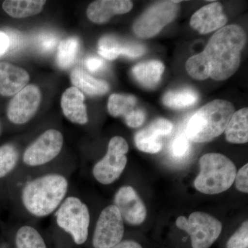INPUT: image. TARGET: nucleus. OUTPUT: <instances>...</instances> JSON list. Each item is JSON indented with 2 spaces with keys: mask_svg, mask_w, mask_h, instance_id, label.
I'll return each instance as SVG.
<instances>
[{
  "mask_svg": "<svg viewBox=\"0 0 248 248\" xmlns=\"http://www.w3.org/2000/svg\"><path fill=\"white\" fill-rule=\"evenodd\" d=\"M76 169L61 162L24 176L10 186L4 200L21 221L37 223L51 217L66 199Z\"/></svg>",
  "mask_w": 248,
  "mask_h": 248,
  "instance_id": "1",
  "label": "nucleus"
},
{
  "mask_svg": "<svg viewBox=\"0 0 248 248\" xmlns=\"http://www.w3.org/2000/svg\"><path fill=\"white\" fill-rule=\"evenodd\" d=\"M50 218L49 231L54 237L66 239L78 247L89 241L92 226L91 208L73 188Z\"/></svg>",
  "mask_w": 248,
  "mask_h": 248,
  "instance_id": "2",
  "label": "nucleus"
},
{
  "mask_svg": "<svg viewBox=\"0 0 248 248\" xmlns=\"http://www.w3.org/2000/svg\"><path fill=\"white\" fill-rule=\"evenodd\" d=\"M246 41L244 29L234 24L223 27L214 34L203 50L213 79L222 81L234 74L240 66Z\"/></svg>",
  "mask_w": 248,
  "mask_h": 248,
  "instance_id": "3",
  "label": "nucleus"
},
{
  "mask_svg": "<svg viewBox=\"0 0 248 248\" xmlns=\"http://www.w3.org/2000/svg\"><path fill=\"white\" fill-rule=\"evenodd\" d=\"M63 144V134L58 129L48 128L40 133L23 149L19 169L11 185L24 176L62 162L59 158Z\"/></svg>",
  "mask_w": 248,
  "mask_h": 248,
  "instance_id": "4",
  "label": "nucleus"
},
{
  "mask_svg": "<svg viewBox=\"0 0 248 248\" xmlns=\"http://www.w3.org/2000/svg\"><path fill=\"white\" fill-rule=\"evenodd\" d=\"M234 113V106L228 101L217 99L208 103L191 117L185 135L195 143L211 141L225 131Z\"/></svg>",
  "mask_w": 248,
  "mask_h": 248,
  "instance_id": "5",
  "label": "nucleus"
},
{
  "mask_svg": "<svg viewBox=\"0 0 248 248\" xmlns=\"http://www.w3.org/2000/svg\"><path fill=\"white\" fill-rule=\"evenodd\" d=\"M200 172L194 185L205 195L225 192L234 184L236 169L229 158L220 153H208L200 160Z\"/></svg>",
  "mask_w": 248,
  "mask_h": 248,
  "instance_id": "6",
  "label": "nucleus"
},
{
  "mask_svg": "<svg viewBox=\"0 0 248 248\" xmlns=\"http://www.w3.org/2000/svg\"><path fill=\"white\" fill-rule=\"evenodd\" d=\"M128 151V144L125 139L121 136L111 139L107 153L93 165L91 169L94 180L104 186L117 182L125 170Z\"/></svg>",
  "mask_w": 248,
  "mask_h": 248,
  "instance_id": "7",
  "label": "nucleus"
},
{
  "mask_svg": "<svg viewBox=\"0 0 248 248\" xmlns=\"http://www.w3.org/2000/svg\"><path fill=\"white\" fill-rule=\"evenodd\" d=\"M178 228L190 235L192 248H210L221 234L223 226L217 218L202 212L191 214L189 218L178 217Z\"/></svg>",
  "mask_w": 248,
  "mask_h": 248,
  "instance_id": "8",
  "label": "nucleus"
},
{
  "mask_svg": "<svg viewBox=\"0 0 248 248\" xmlns=\"http://www.w3.org/2000/svg\"><path fill=\"white\" fill-rule=\"evenodd\" d=\"M124 221L113 204L107 205L99 213L93 229L91 244L93 248H111L123 240Z\"/></svg>",
  "mask_w": 248,
  "mask_h": 248,
  "instance_id": "9",
  "label": "nucleus"
},
{
  "mask_svg": "<svg viewBox=\"0 0 248 248\" xmlns=\"http://www.w3.org/2000/svg\"><path fill=\"white\" fill-rule=\"evenodd\" d=\"M179 1H164L156 3L137 19L133 25V31L138 37L151 38L177 16Z\"/></svg>",
  "mask_w": 248,
  "mask_h": 248,
  "instance_id": "10",
  "label": "nucleus"
},
{
  "mask_svg": "<svg viewBox=\"0 0 248 248\" xmlns=\"http://www.w3.org/2000/svg\"><path fill=\"white\" fill-rule=\"evenodd\" d=\"M41 99L40 90L36 85L26 86L10 102L6 110L8 119L15 125L29 123L38 110Z\"/></svg>",
  "mask_w": 248,
  "mask_h": 248,
  "instance_id": "11",
  "label": "nucleus"
},
{
  "mask_svg": "<svg viewBox=\"0 0 248 248\" xmlns=\"http://www.w3.org/2000/svg\"><path fill=\"white\" fill-rule=\"evenodd\" d=\"M112 204L118 209L127 224L139 226L146 219V205L132 186H121L114 195Z\"/></svg>",
  "mask_w": 248,
  "mask_h": 248,
  "instance_id": "12",
  "label": "nucleus"
},
{
  "mask_svg": "<svg viewBox=\"0 0 248 248\" xmlns=\"http://www.w3.org/2000/svg\"><path fill=\"white\" fill-rule=\"evenodd\" d=\"M173 124L164 118L156 119L146 128L140 130L135 135L137 148L143 153L155 154L161 151L162 137L172 131Z\"/></svg>",
  "mask_w": 248,
  "mask_h": 248,
  "instance_id": "13",
  "label": "nucleus"
},
{
  "mask_svg": "<svg viewBox=\"0 0 248 248\" xmlns=\"http://www.w3.org/2000/svg\"><path fill=\"white\" fill-rule=\"evenodd\" d=\"M23 150L19 143L9 142L0 146V200H4L20 164Z\"/></svg>",
  "mask_w": 248,
  "mask_h": 248,
  "instance_id": "14",
  "label": "nucleus"
},
{
  "mask_svg": "<svg viewBox=\"0 0 248 248\" xmlns=\"http://www.w3.org/2000/svg\"><path fill=\"white\" fill-rule=\"evenodd\" d=\"M228 19L223 13L221 4L211 3L201 8L190 19V26L201 34H208L224 27Z\"/></svg>",
  "mask_w": 248,
  "mask_h": 248,
  "instance_id": "15",
  "label": "nucleus"
},
{
  "mask_svg": "<svg viewBox=\"0 0 248 248\" xmlns=\"http://www.w3.org/2000/svg\"><path fill=\"white\" fill-rule=\"evenodd\" d=\"M36 223L20 221L9 231L13 248H48L44 235Z\"/></svg>",
  "mask_w": 248,
  "mask_h": 248,
  "instance_id": "16",
  "label": "nucleus"
},
{
  "mask_svg": "<svg viewBox=\"0 0 248 248\" xmlns=\"http://www.w3.org/2000/svg\"><path fill=\"white\" fill-rule=\"evenodd\" d=\"M146 48L141 44L124 42L112 35L102 37L98 43V53L108 60H115L120 55L135 58L146 53Z\"/></svg>",
  "mask_w": 248,
  "mask_h": 248,
  "instance_id": "17",
  "label": "nucleus"
},
{
  "mask_svg": "<svg viewBox=\"0 0 248 248\" xmlns=\"http://www.w3.org/2000/svg\"><path fill=\"white\" fill-rule=\"evenodd\" d=\"M30 76L25 70L8 62H0V94L16 95L25 88Z\"/></svg>",
  "mask_w": 248,
  "mask_h": 248,
  "instance_id": "18",
  "label": "nucleus"
},
{
  "mask_svg": "<svg viewBox=\"0 0 248 248\" xmlns=\"http://www.w3.org/2000/svg\"><path fill=\"white\" fill-rule=\"evenodd\" d=\"M84 95L77 88H69L62 94L61 106L63 115L72 123L84 125L89 122Z\"/></svg>",
  "mask_w": 248,
  "mask_h": 248,
  "instance_id": "19",
  "label": "nucleus"
},
{
  "mask_svg": "<svg viewBox=\"0 0 248 248\" xmlns=\"http://www.w3.org/2000/svg\"><path fill=\"white\" fill-rule=\"evenodd\" d=\"M133 6L128 0H99L89 5L86 14L91 22L104 24L113 16L126 14Z\"/></svg>",
  "mask_w": 248,
  "mask_h": 248,
  "instance_id": "20",
  "label": "nucleus"
},
{
  "mask_svg": "<svg viewBox=\"0 0 248 248\" xmlns=\"http://www.w3.org/2000/svg\"><path fill=\"white\" fill-rule=\"evenodd\" d=\"M248 109L244 108L235 112L227 125L225 133L227 141L241 144L248 141Z\"/></svg>",
  "mask_w": 248,
  "mask_h": 248,
  "instance_id": "21",
  "label": "nucleus"
},
{
  "mask_svg": "<svg viewBox=\"0 0 248 248\" xmlns=\"http://www.w3.org/2000/svg\"><path fill=\"white\" fill-rule=\"evenodd\" d=\"M164 71V64L156 60L138 63L133 69L137 81L148 89H153L158 84Z\"/></svg>",
  "mask_w": 248,
  "mask_h": 248,
  "instance_id": "22",
  "label": "nucleus"
},
{
  "mask_svg": "<svg viewBox=\"0 0 248 248\" xmlns=\"http://www.w3.org/2000/svg\"><path fill=\"white\" fill-rule=\"evenodd\" d=\"M71 80L74 87L89 95H102L109 91L108 84L106 81L93 78L81 68L72 71Z\"/></svg>",
  "mask_w": 248,
  "mask_h": 248,
  "instance_id": "23",
  "label": "nucleus"
},
{
  "mask_svg": "<svg viewBox=\"0 0 248 248\" xmlns=\"http://www.w3.org/2000/svg\"><path fill=\"white\" fill-rule=\"evenodd\" d=\"M45 0H6L3 2L5 12L14 18H25L40 14Z\"/></svg>",
  "mask_w": 248,
  "mask_h": 248,
  "instance_id": "24",
  "label": "nucleus"
},
{
  "mask_svg": "<svg viewBox=\"0 0 248 248\" xmlns=\"http://www.w3.org/2000/svg\"><path fill=\"white\" fill-rule=\"evenodd\" d=\"M198 95L191 89L168 92L163 97V103L166 107L172 109H182L190 107L197 102Z\"/></svg>",
  "mask_w": 248,
  "mask_h": 248,
  "instance_id": "25",
  "label": "nucleus"
},
{
  "mask_svg": "<svg viewBox=\"0 0 248 248\" xmlns=\"http://www.w3.org/2000/svg\"><path fill=\"white\" fill-rule=\"evenodd\" d=\"M79 49V42L77 37H69L62 40L58 46L57 63L62 69L69 68L74 63Z\"/></svg>",
  "mask_w": 248,
  "mask_h": 248,
  "instance_id": "26",
  "label": "nucleus"
},
{
  "mask_svg": "<svg viewBox=\"0 0 248 248\" xmlns=\"http://www.w3.org/2000/svg\"><path fill=\"white\" fill-rule=\"evenodd\" d=\"M136 98L133 95L111 94L108 102V110L112 117H125L135 108Z\"/></svg>",
  "mask_w": 248,
  "mask_h": 248,
  "instance_id": "27",
  "label": "nucleus"
},
{
  "mask_svg": "<svg viewBox=\"0 0 248 248\" xmlns=\"http://www.w3.org/2000/svg\"><path fill=\"white\" fill-rule=\"evenodd\" d=\"M186 68L194 79L204 80L210 77V63L203 51L189 58L186 62Z\"/></svg>",
  "mask_w": 248,
  "mask_h": 248,
  "instance_id": "28",
  "label": "nucleus"
},
{
  "mask_svg": "<svg viewBox=\"0 0 248 248\" xmlns=\"http://www.w3.org/2000/svg\"><path fill=\"white\" fill-rule=\"evenodd\" d=\"M248 248V222H244L227 243V248Z\"/></svg>",
  "mask_w": 248,
  "mask_h": 248,
  "instance_id": "29",
  "label": "nucleus"
},
{
  "mask_svg": "<svg viewBox=\"0 0 248 248\" xmlns=\"http://www.w3.org/2000/svg\"><path fill=\"white\" fill-rule=\"evenodd\" d=\"M171 153L174 157L183 158L190 151V143L184 135H180L173 140L170 147Z\"/></svg>",
  "mask_w": 248,
  "mask_h": 248,
  "instance_id": "30",
  "label": "nucleus"
},
{
  "mask_svg": "<svg viewBox=\"0 0 248 248\" xmlns=\"http://www.w3.org/2000/svg\"><path fill=\"white\" fill-rule=\"evenodd\" d=\"M146 114L141 109L135 108L124 117L125 124L130 128H138L144 122Z\"/></svg>",
  "mask_w": 248,
  "mask_h": 248,
  "instance_id": "31",
  "label": "nucleus"
},
{
  "mask_svg": "<svg viewBox=\"0 0 248 248\" xmlns=\"http://www.w3.org/2000/svg\"><path fill=\"white\" fill-rule=\"evenodd\" d=\"M58 44V37L52 33H44L39 37V48L44 53L53 50Z\"/></svg>",
  "mask_w": 248,
  "mask_h": 248,
  "instance_id": "32",
  "label": "nucleus"
},
{
  "mask_svg": "<svg viewBox=\"0 0 248 248\" xmlns=\"http://www.w3.org/2000/svg\"><path fill=\"white\" fill-rule=\"evenodd\" d=\"M235 185L236 188L240 192L244 193L248 192V164L243 166L241 169L236 172L234 179Z\"/></svg>",
  "mask_w": 248,
  "mask_h": 248,
  "instance_id": "33",
  "label": "nucleus"
},
{
  "mask_svg": "<svg viewBox=\"0 0 248 248\" xmlns=\"http://www.w3.org/2000/svg\"><path fill=\"white\" fill-rule=\"evenodd\" d=\"M85 64L90 71L96 73L101 71L104 68V62L102 59L97 58V57H90L86 59Z\"/></svg>",
  "mask_w": 248,
  "mask_h": 248,
  "instance_id": "34",
  "label": "nucleus"
},
{
  "mask_svg": "<svg viewBox=\"0 0 248 248\" xmlns=\"http://www.w3.org/2000/svg\"><path fill=\"white\" fill-rule=\"evenodd\" d=\"M9 48V37L4 31H0V58L7 53Z\"/></svg>",
  "mask_w": 248,
  "mask_h": 248,
  "instance_id": "35",
  "label": "nucleus"
},
{
  "mask_svg": "<svg viewBox=\"0 0 248 248\" xmlns=\"http://www.w3.org/2000/svg\"><path fill=\"white\" fill-rule=\"evenodd\" d=\"M111 248H142L141 245L131 240H122L120 243Z\"/></svg>",
  "mask_w": 248,
  "mask_h": 248,
  "instance_id": "36",
  "label": "nucleus"
},
{
  "mask_svg": "<svg viewBox=\"0 0 248 248\" xmlns=\"http://www.w3.org/2000/svg\"><path fill=\"white\" fill-rule=\"evenodd\" d=\"M2 133V124H1V121H0V135Z\"/></svg>",
  "mask_w": 248,
  "mask_h": 248,
  "instance_id": "37",
  "label": "nucleus"
},
{
  "mask_svg": "<svg viewBox=\"0 0 248 248\" xmlns=\"http://www.w3.org/2000/svg\"></svg>",
  "mask_w": 248,
  "mask_h": 248,
  "instance_id": "38",
  "label": "nucleus"
}]
</instances>
